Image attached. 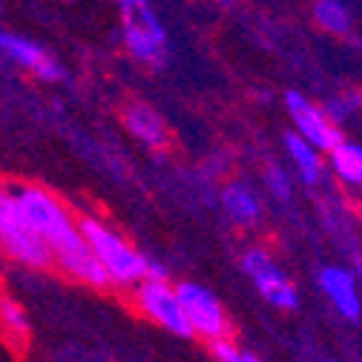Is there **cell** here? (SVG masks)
<instances>
[{
	"label": "cell",
	"mask_w": 362,
	"mask_h": 362,
	"mask_svg": "<svg viewBox=\"0 0 362 362\" xmlns=\"http://www.w3.org/2000/svg\"><path fill=\"white\" fill-rule=\"evenodd\" d=\"M15 199L26 221L32 224V230L47 242L52 253V267L58 274L93 291H110L104 267L83 242L78 230V216L66 207L64 199H58L52 190L40 185H15Z\"/></svg>",
	"instance_id": "cell-1"
},
{
	"label": "cell",
	"mask_w": 362,
	"mask_h": 362,
	"mask_svg": "<svg viewBox=\"0 0 362 362\" xmlns=\"http://www.w3.org/2000/svg\"><path fill=\"white\" fill-rule=\"evenodd\" d=\"M78 230L93 250V256L98 259V264L104 267L110 288L132 291L139 282L147 279L150 256L141 253L132 242H127L112 224H107L98 216H78Z\"/></svg>",
	"instance_id": "cell-2"
},
{
	"label": "cell",
	"mask_w": 362,
	"mask_h": 362,
	"mask_svg": "<svg viewBox=\"0 0 362 362\" xmlns=\"http://www.w3.org/2000/svg\"><path fill=\"white\" fill-rule=\"evenodd\" d=\"M121 40L132 61L147 69H161L170 61V37L153 0H121Z\"/></svg>",
	"instance_id": "cell-3"
},
{
	"label": "cell",
	"mask_w": 362,
	"mask_h": 362,
	"mask_svg": "<svg viewBox=\"0 0 362 362\" xmlns=\"http://www.w3.org/2000/svg\"><path fill=\"white\" fill-rule=\"evenodd\" d=\"M0 256L29 270H52V253L26 221L9 181H0Z\"/></svg>",
	"instance_id": "cell-4"
},
{
	"label": "cell",
	"mask_w": 362,
	"mask_h": 362,
	"mask_svg": "<svg viewBox=\"0 0 362 362\" xmlns=\"http://www.w3.org/2000/svg\"><path fill=\"white\" fill-rule=\"evenodd\" d=\"M175 296L185 308V316L190 322L193 337H202L207 342H218V339H230V316L224 310L221 299L199 285V282H178L175 285Z\"/></svg>",
	"instance_id": "cell-5"
},
{
	"label": "cell",
	"mask_w": 362,
	"mask_h": 362,
	"mask_svg": "<svg viewBox=\"0 0 362 362\" xmlns=\"http://www.w3.org/2000/svg\"><path fill=\"white\" fill-rule=\"evenodd\" d=\"M132 305L139 310L147 322L170 331L173 337H181V339H190L193 331H190V322L185 316V308H181L178 296H175V285L167 282H156V279H144L139 282L132 291Z\"/></svg>",
	"instance_id": "cell-6"
},
{
	"label": "cell",
	"mask_w": 362,
	"mask_h": 362,
	"mask_svg": "<svg viewBox=\"0 0 362 362\" xmlns=\"http://www.w3.org/2000/svg\"><path fill=\"white\" fill-rule=\"evenodd\" d=\"M242 270L250 276L253 288L264 302H270L279 310H293L299 308V291L291 282V276L276 264V259L270 256L264 247H247L242 253Z\"/></svg>",
	"instance_id": "cell-7"
},
{
	"label": "cell",
	"mask_w": 362,
	"mask_h": 362,
	"mask_svg": "<svg viewBox=\"0 0 362 362\" xmlns=\"http://www.w3.org/2000/svg\"><path fill=\"white\" fill-rule=\"evenodd\" d=\"M285 107H288V115L293 118V127L296 132L308 144H313L320 153H328L331 147H337L342 141V132L339 127L325 115V110L310 101L305 93H296V89H288L285 93Z\"/></svg>",
	"instance_id": "cell-8"
},
{
	"label": "cell",
	"mask_w": 362,
	"mask_h": 362,
	"mask_svg": "<svg viewBox=\"0 0 362 362\" xmlns=\"http://www.w3.org/2000/svg\"><path fill=\"white\" fill-rule=\"evenodd\" d=\"M0 55L9 58L12 64H18L23 72H29L43 83L64 81V66L58 64V58L49 49H43L37 40L23 37L18 32H0Z\"/></svg>",
	"instance_id": "cell-9"
},
{
	"label": "cell",
	"mask_w": 362,
	"mask_h": 362,
	"mask_svg": "<svg viewBox=\"0 0 362 362\" xmlns=\"http://www.w3.org/2000/svg\"><path fill=\"white\" fill-rule=\"evenodd\" d=\"M121 124L135 141H139L141 147H147V150H153V153H164L173 144L170 124L147 101H139V98L127 101L121 107Z\"/></svg>",
	"instance_id": "cell-10"
},
{
	"label": "cell",
	"mask_w": 362,
	"mask_h": 362,
	"mask_svg": "<svg viewBox=\"0 0 362 362\" xmlns=\"http://www.w3.org/2000/svg\"><path fill=\"white\" fill-rule=\"evenodd\" d=\"M0 342L15 356L23 359L32 348V320L26 308L18 302L12 291L0 285Z\"/></svg>",
	"instance_id": "cell-11"
},
{
	"label": "cell",
	"mask_w": 362,
	"mask_h": 362,
	"mask_svg": "<svg viewBox=\"0 0 362 362\" xmlns=\"http://www.w3.org/2000/svg\"><path fill=\"white\" fill-rule=\"evenodd\" d=\"M320 288H322L325 299L331 302V308L342 316L345 322H359V316H362V293H359L356 276L351 274L348 267H339V264L322 267Z\"/></svg>",
	"instance_id": "cell-12"
},
{
	"label": "cell",
	"mask_w": 362,
	"mask_h": 362,
	"mask_svg": "<svg viewBox=\"0 0 362 362\" xmlns=\"http://www.w3.org/2000/svg\"><path fill=\"white\" fill-rule=\"evenodd\" d=\"M221 207L236 228H245V230L256 228V224L262 221V213H264V204H262L259 193L250 185H245V181H230V185H224Z\"/></svg>",
	"instance_id": "cell-13"
},
{
	"label": "cell",
	"mask_w": 362,
	"mask_h": 362,
	"mask_svg": "<svg viewBox=\"0 0 362 362\" xmlns=\"http://www.w3.org/2000/svg\"><path fill=\"white\" fill-rule=\"evenodd\" d=\"M282 141H285L288 158L293 161V167H296V173H299V178H302V185H320L322 167H325L320 150H316L313 144H308L302 135L293 132V129H288V132L282 135Z\"/></svg>",
	"instance_id": "cell-14"
},
{
	"label": "cell",
	"mask_w": 362,
	"mask_h": 362,
	"mask_svg": "<svg viewBox=\"0 0 362 362\" xmlns=\"http://www.w3.org/2000/svg\"><path fill=\"white\" fill-rule=\"evenodd\" d=\"M328 167L334 170V175L351 187L362 185V147L354 141H339L337 147L328 150Z\"/></svg>",
	"instance_id": "cell-15"
},
{
	"label": "cell",
	"mask_w": 362,
	"mask_h": 362,
	"mask_svg": "<svg viewBox=\"0 0 362 362\" xmlns=\"http://www.w3.org/2000/svg\"><path fill=\"white\" fill-rule=\"evenodd\" d=\"M313 21L322 32L334 35V37H348L351 35V12L342 0H316L313 4Z\"/></svg>",
	"instance_id": "cell-16"
},
{
	"label": "cell",
	"mask_w": 362,
	"mask_h": 362,
	"mask_svg": "<svg viewBox=\"0 0 362 362\" xmlns=\"http://www.w3.org/2000/svg\"><path fill=\"white\" fill-rule=\"evenodd\" d=\"M264 185H267L270 196H274L276 202H291L293 199V181H291L288 170L279 167V164H267L264 167Z\"/></svg>",
	"instance_id": "cell-17"
},
{
	"label": "cell",
	"mask_w": 362,
	"mask_h": 362,
	"mask_svg": "<svg viewBox=\"0 0 362 362\" xmlns=\"http://www.w3.org/2000/svg\"><path fill=\"white\" fill-rule=\"evenodd\" d=\"M210 351L216 356V362H262L259 356H253L250 351L239 348L233 339H218V342H210Z\"/></svg>",
	"instance_id": "cell-18"
},
{
	"label": "cell",
	"mask_w": 362,
	"mask_h": 362,
	"mask_svg": "<svg viewBox=\"0 0 362 362\" xmlns=\"http://www.w3.org/2000/svg\"><path fill=\"white\" fill-rule=\"evenodd\" d=\"M147 279H156V282H167V279H170V274H167V267H164L161 262L150 259V264H147Z\"/></svg>",
	"instance_id": "cell-19"
},
{
	"label": "cell",
	"mask_w": 362,
	"mask_h": 362,
	"mask_svg": "<svg viewBox=\"0 0 362 362\" xmlns=\"http://www.w3.org/2000/svg\"><path fill=\"white\" fill-rule=\"evenodd\" d=\"M216 4H221V6H233L236 0H216Z\"/></svg>",
	"instance_id": "cell-20"
},
{
	"label": "cell",
	"mask_w": 362,
	"mask_h": 362,
	"mask_svg": "<svg viewBox=\"0 0 362 362\" xmlns=\"http://www.w3.org/2000/svg\"><path fill=\"white\" fill-rule=\"evenodd\" d=\"M359 190H362V185H359Z\"/></svg>",
	"instance_id": "cell-21"
}]
</instances>
